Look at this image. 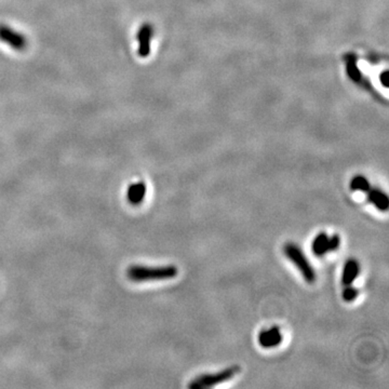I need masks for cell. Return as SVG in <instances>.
Segmentation results:
<instances>
[{"mask_svg": "<svg viewBox=\"0 0 389 389\" xmlns=\"http://www.w3.org/2000/svg\"><path fill=\"white\" fill-rule=\"evenodd\" d=\"M284 253L286 258L291 260L294 265L297 266L301 276L307 284H314L316 281V271L310 260L305 256L301 247L293 243H288L284 245Z\"/></svg>", "mask_w": 389, "mask_h": 389, "instance_id": "cell-2", "label": "cell"}, {"mask_svg": "<svg viewBox=\"0 0 389 389\" xmlns=\"http://www.w3.org/2000/svg\"><path fill=\"white\" fill-rule=\"evenodd\" d=\"M176 266H150L132 265L126 269V277L133 282H146V281L169 280L178 276Z\"/></svg>", "mask_w": 389, "mask_h": 389, "instance_id": "cell-1", "label": "cell"}, {"mask_svg": "<svg viewBox=\"0 0 389 389\" xmlns=\"http://www.w3.org/2000/svg\"><path fill=\"white\" fill-rule=\"evenodd\" d=\"M340 245V237L338 234H333L330 237V252L338 250Z\"/></svg>", "mask_w": 389, "mask_h": 389, "instance_id": "cell-14", "label": "cell"}, {"mask_svg": "<svg viewBox=\"0 0 389 389\" xmlns=\"http://www.w3.org/2000/svg\"><path fill=\"white\" fill-rule=\"evenodd\" d=\"M353 191H361V193H366L368 189H371L370 182L368 178H364V176H356L351 178V184H349Z\"/></svg>", "mask_w": 389, "mask_h": 389, "instance_id": "cell-12", "label": "cell"}, {"mask_svg": "<svg viewBox=\"0 0 389 389\" xmlns=\"http://www.w3.org/2000/svg\"><path fill=\"white\" fill-rule=\"evenodd\" d=\"M282 334H281L280 327H271L267 330L260 331L258 334V344L265 349H271V348L278 347L282 343Z\"/></svg>", "mask_w": 389, "mask_h": 389, "instance_id": "cell-7", "label": "cell"}, {"mask_svg": "<svg viewBox=\"0 0 389 389\" xmlns=\"http://www.w3.org/2000/svg\"><path fill=\"white\" fill-rule=\"evenodd\" d=\"M146 195V185L143 182L131 184L126 189V200L132 206H139L144 201Z\"/></svg>", "mask_w": 389, "mask_h": 389, "instance_id": "cell-9", "label": "cell"}, {"mask_svg": "<svg viewBox=\"0 0 389 389\" xmlns=\"http://www.w3.org/2000/svg\"><path fill=\"white\" fill-rule=\"evenodd\" d=\"M240 372L239 366H232L230 368H224L222 371L217 373L202 374L189 383V387L191 389H204L210 387L217 386L223 384L230 379H234Z\"/></svg>", "mask_w": 389, "mask_h": 389, "instance_id": "cell-3", "label": "cell"}, {"mask_svg": "<svg viewBox=\"0 0 389 389\" xmlns=\"http://www.w3.org/2000/svg\"><path fill=\"white\" fill-rule=\"evenodd\" d=\"M360 273V264L355 258H349L344 264L343 273H342V284L344 286H351L356 280Z\"/></svg>", "mask_w": 389, "mask_h": 389, "instance_id": "cell-8", "label": "cell"}, {"mask_svg": "<svg viewBox=\"0 0 389 389\" xmlns=\"http://www.w3.org/2000/svg\"><path fill=\"white\" fill-rule=\"evenodd\" d=\"M379 80H381V83H383L385 88H387L389 85V72L388 70H384L381 75H379Z\"/></svg>", "mask_w": 389, "mask_h": 389, "instance_id": "cell-15", "label": "cell"}, {"mask_svg": "<svg viewBox=\"0 0 389 389\" xmlns=\"http://www.w3.org/2000/svg\"><path fill=\"white\" fill-rule=\"evenodd\" d=\"M154 36V27L150 23H144L137 31V42L139 49L137 55L141 57H147L150 53V42Z\"/></svg>", "mask_w": 389, "mask_h": 389, "instance_id": "cell-6", "label": "cell"}, {"mask_svg": "<svg viewBox=\"0 0 389 389\" xmlns=\"http://www.w3.org/2000/svg\"><path fill=\"white\" fill-rule=\"evenodd\" d=\"M344 61H345L348 77L351 78L353 83L366 89L368 92L373 93L374 96L379 98L377 91L372 88V85L368 83V80L364 78L362 72L359 70L358 65H357V55L355 53H347L344 57ZM379 100H381V98H379Z\"/></svg>", "mask_w": 389, "mask_h": 389, "instance_id": "cell-4", "label": "cell"}, {"mask_svg": "<svg viewBox=\"0 0 389 389\" xmlns=\"http://www.w3.org/2000/svg\"><path fill=\"white\" fill-rule=\"evenodd\" d=\"M358 289H356L355 286H353L351 284V286H346L345 288H344L342 297H343V299L346 303H351V301H355V299L358 297Z\"/></svg>", "mask_w": 389, "mask_h": 389, "instance_id": "cell-13", "label": "cell"}, {"mask_svg": "<svg viewBox=\"0 0 389 389\" xmlns=\"http://www.w3.org/2000/svg\"><path fill=\"white\" fill-rule=\"evenodd\" d=\"M0 40L18 51H22L27 46V39L23 36V33L10 29L5 24H0Z\"/></svg>", "mask_w": 389, "mask_h": 389, "instance_id": "cell-5", "label": "cell"}, {"mask_svg": "<svg viewBox=\"0 0 389 389\" xmlns=\"http://www.w3.org/2000/svg\"><path fill=\"white\" fill-rule=\"evenodd\" d=\"M312 253L316 256H323L330 252V237L327 232H323L314 237L312 245Z\"/></svg>", "mask_w": 389, "mask_h": 389, "instance_id": "cell-11", "label": "cell"}, {"mask_svg": "<svg viewBox=\"0 0 389 389\" xmlns=\"http://www.w3.org/2000/svg\"><path fill=\"white\" fill-rule=\"evenodd\" d=\"M368 201L370 204H374L377 209L381 212H386L388 210L389 199L384 191L379 189H370L368 191Z\"/></svg>", "mask_w": 389, "mask_h": 389, "instance_id": "cell-10", "label": "cell"}]
</instances>
